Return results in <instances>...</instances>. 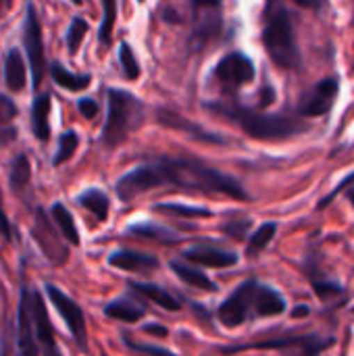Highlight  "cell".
<instances>
[{"mask_svg": "<svg viewBox=\"0 0 354 356\" xmlns=\"http://www.w3.org/2000/svg\"><path fill=\"white\" fill-rule=\"evenodd\" d=\"M144 173H146L148 190L171 186V188H182L190 192L227 196L240 202L250 200L248 192L236 177L194 156H163L154 163H146Z\"/></svg>", "mask_w": 354, "mask_h": 356, "instance_id": "1", "label": "cell"}, {"mask_svg": "<svg viewBox=\"0 0 354 356\" xmlns=\"http://www.w3.org/2000/svg\"><path fill=\"white\" fill-rule=\"evenodd\" d=\"M207 111H213L215 115H221L230 121H234L248 138L273 142V140H288L294 136H300L309 129V125L296 117L290 115H277V113H259L248 106L230 102H204Z\"/></svg>", "mask_w": 354, "mask_h": 356, "instance_id": "2", "label": "cell"}, {"mask_svg": "<svg viewBox=\"0 0 354 356\" xmlns=\"http://www.w3.org/2000/svg\"><path fill=\"white\" fill-rule=\"evenodd\" d=\"M261 42L273 65H277L280 69L294 71L300 67L303 54L294 35V25L290 13L280 4V0H267Z\"/></svg>", "mask_w": 354, "mask_h": 356, "instance_id": "3", "label": "cell"}, {"mask_svg": "<svg viewBox=\"0 0 354 356\" xmlns=\"http://www.w3.org/2000/svg\"><path fill=\"white\" fill-rule=\"evenodd\" d=\"M146 119V104L131 92L121 88H108L106 92V121L100 134L104 148L115 150L134 131L142 127Z\"/></svg>", "mask_w": 354, "mask_h": 356, "instance_id": "4", "label": "cell"}, {"mask_svg": "<svg viewBox=\"0 0 354 356\" xmlns=\"http://www.w3.org/2000/svg\"><path fill=\"white\" fill-rule=\"evenodd\" d=\"M21 44L27 56L29 73H31V88L38 90L44 81V75L48 73V60H46V48H44V31L42 21L38 15V8L31 0L25 2V17L21 27Z\"/></svg>", "mask_w": 354, "mask_h": 356, "instance_id": "5", "label": "cell"}, {"mask_svg": "<svg viewBox=\"0 0 354 356\" xmlns=\"http://www.w3.org/2000/svg\"><path fill=\"white\" fill-rule=\"evenodd\" d=\"M334 344V338H321L317 334H303V336H282L269 338L263 342L242 344V346H223L219 355L232 356L244 350H298V356H319Z\"/></svg>", "mask_w": 354, "mask_h": 356, "instance_id": "6", "label": "cell"}, {"mask_svg": "<svg viewBox=\"0 0 354 356\" xmlns=\"http://www.w3.org/2000/svg\"><path fill=\"white\" fill-rule=\"evenodd\" d=\"M44 290L48 294L52 307L56 309V313L65 321V325H67L73 342L77 344V348L81 353H88V327H86V315H83L81 307L54 284H44Z\"/></svg>", "mask_w": 354, "mask_h": 356, "instance_id": "7", "label": "cell"}, {"mask_svg": "<svg viewBox=\"0 0 354 356\" xmlns=\"http://www.w3.org/2000/svg\"><path fill=\"white\" fill-rule=\"evenodd\" d=\"M259 282L246 280L242 282L217 309V319L225 327H238L246 323L250 315H255V296H257Z\"/></svg>", "mask_w": 354, "mask_h": 356, "instance_id": "8", "label": "cell"}, {"mask_svg": "<svg viewBox=\"0 0 354 356\" xmlns=\"http://www.w3.org/2000/svg\"><path fill=\"white\" fill-rule=\"evenodd\" d=\"M221 29V4L211 0H192V33L190 46L202 48Z\"/></svg>", "mask_w": 354, "mask_h": 356, "instance_id": "9", "label": "cell"}, {"mask_svg": "<svg viewBox=\"0 0 354 356\" xmlns=\"http://www.w3.org/2000/svg\"><path fill=\"white\" fill-rule=\"evenodd\" d=\"M17 348L21 356H42L35 340L33 317H31V288L25 284V280L21 284L19 309H17Z\"/></svg>", "mask_w": 354, "mask_h": 356, "instance_id": "10", "label": "cell"}, {"mask_svg": "<svg viewBox=\"0 0 354 356\" xmlns=\"http://www.w3.org/2000/svg\"><path fill=\"white\" fill-rule=\"evenodd\" d=\"M213 75L225 88H242V86H246V83H250L255 79V65L244 52L236 50V52L225 54L215 65Z\"/></svg>", "mask_w": 354, "mask_h": 356, "instance_id": "11", "label": "cell"}, {"mask_svg": "<svg viewBox=\"0 0 354 356\" xmlns=\"http://www.w3.org/2000/svg\"><path fill=\"white\" fill-rule=\"evenodd\" d=\"M35 244L40 246V250L44 252V257L52 263V265H65L69 259V248L58 240V234L54 232L52 223L48 221V215L44 213V209L35 211V221H33V229H31Z\"/></svg>", "mask_w": 354, "mask_h": 356, "instance_id": "12", "label": "cell"}, {"mask_svg": "<svg viewBox=\"0 0 354 356\" xmlns=\"http://www.w3.org/2000/svg\"><path fill=\"white\" fill-rule=\"evenodd\" d=\"M338 79L336 77H325L321 79L307 96L305 100L298 104L296 113L300 117H321V115H328L334 106V100H336V94H338Z\"/></svg>", "mask_w": 354, "mask_h": 356, "instance_id": "13", "label": "cell"}, {"mask_svg": "<svg viewBox=\"0 0 354 356\" xmlns=\"http://www.w3.org/2000/svg\"><path fill=\"white\" fill-rule=\"evenodd\" d=\"M31 317H33V330H35V340L40 346L42 356H63L56 340H54V330L44 305V298L40 294V290H31Z\"/></svg>", "mask_w": 354, "mask_h": 356, "instance_id": "14", "label": "cell"}, {"mask_svg": "<svg viewBox=\"0 0 354 356\" xmlns=\"http://www.w3.org/2000/svg\"><path fill=\"white\" fill-rule=\"evenodd\" d=\"M156 121L163 125V127H169V129H175V131H182V134H188L190 138L198 140V142H204V144H227L225 138L204 129L202 125L173 113V111H167V108H159L156 111Z\"/></svg>", "mask_w": 354, "mask_h": 356, "instance_id": "15", "label": "cell"}, {"mask_svg": "<svg viewBox=\"0 0 354 356\" xmlns=\"http://www.w3.org/2000/svg\"><path fill=\"white\" fill-rule=\"evenodd\" d=\"M186 261L196 263L200 267H211V269H227L238 265L240 257L232 250H223L211 244H198V246H190L184 250L182 254Z\"/></svg>", "mask_w": 354, "mask_h": 356, "instance_id": "16", "label": "cell"}, {"mask_svg": "<svg viewBox=\"0 0 354 356\" xmlns=\"http://www.w3.org/2000/svg\"><path fill=\"white\" fill-rule=\"evenodd\" d=\"M50 115H52V94L50 92L35 94V98L31 100V106H29V127H31L33 138L42 144H48V140L52 136Z\"/></svg>", "mask_w": 354, "mask_h": 356, "instance_id": "17", "label": "cell"}, {"mask_svg": "<svg viewBox=\"0 0 354 356\" xmlns=\"http://www.w3.org/2000/svg\"><path fill=\"white\" fill-rule=\"evenodd\" d=\"M108 265L121 271L129 273H150L161 267L159 257L148 254V252H138V250H115L108 257Z\"/></svg>", "mask_w": 354, "mask_h": 356, "instance_id": "18", "label": "cell"}, {"mask_svg": "<svg viewBox=\"0 0 354 356\" xmlns=\"http://www.w3.org/2000/svg\"><path fill=\"white\" fill-rule=\"evenodd\" d=\"M2 75H4V86H6V90L10 94H19V92L25 90V86H27V69H25V58H23L21 48L10 46L6 50Z\"/></svg>", "mask_w": 354, "mask_h": 356, "instance_id": "19", "label": "cell"}, {"mask_svg": "<svg viewBox=\"0 0 354 356\" xmlns=\"http://www.w3.org/2000/svg\"><path fill=\"white\" fill-rule=\"evenodd\" d=\"M127 288H129L131 292H136L138 296H142V298H146V300L154 302L156 307L165 309V311H171V313L182 311V302H179L175 296H171V294H169V290H165V288H161V286H156V284H146V282H127Z\"/></svg>", "mask_w": 354, "mask_h": 356, "instance_id": "20", "label": "cell"}, {"mask_svg": "<svg viewBox=\"0 0 354 356\" xmlns=\"http://www.w3.org/2000/svg\"><path fill=\"white\" fill-rule=\"evenodd\" d=\"M286 307L288 305L284 296L275 288L259 282L257 296H255V317H277L286 313Z\"/></svg>", "mask_w": 354, "mask_h": 356, "instance_id": "21", "label": "cell"}, {"mask_svg": "<svg viewBox=\"0 0 354 356\" xmlns=\"http://www.w3.org/2000/svg\"><path fill=\"white\" fill-rule=\"evenodd\" d=\"M17 117H19L17 102L8 94L0 92V146H10L19 138Z\"/></svg>", "mask_w": 354, "mask_h": 356, "instance_id": "22", "label": "cell"}, {"mask_svg": "<svg viewBox=\"0 0 354 356\" xmlns=\"http://www.w3.org/2000/svg\"><path fill=\"white\" fill-rule=\"evenodd\" d=\"M8 186L15 196L23 198L25 192L31 186V159L25 152H19L13 156L8 165Z\"/></svg>", "mask_w": 354, "mask_h": 356, "instance_id": "23", "label": "cell"}, {"mask_svg": "<svg viewBox=\"0 0 354 356\" xmlns=\"http://www.w3.org/2000/svg\"><path fill=\"white\" fill-rule=\"evenodd\" d=\"M48 73H50L52 81L67 92H81V90H88L92 83L90 73H73L61 60H52L48 67Z\"/></svg>", "mask_w": 354, "mask_h": 356, "instance_id": "24", "label": "cell"}, {"mask_svg": "<svg viewBox=\"0 0 354 356\" xmlns=\"http://www.w3.org/2000/svg\"><path fill=\"white\" fill-rule=\"evenodd\" d=\"M50 217H52V221H54V225H56L61 238H63L67 244H71V246H79V244H81V238H79V229H77V225H75V219H73L71 211H69L61 200H56V202L50 207Z\"/></svg>", "mask_w": 354, "mask_h": 356, "instance_id": "25", "label": "cell"}, {"mask_svg": "<svg viewBox=\"0 0 354 356\" xmlns=\"http://www.w3.org/2000/svg\"><path fill=\"white\" fill-rule=\"evenodd\" d=\"M127 234L129 236H136V238H142V240H152V242H161V244H177L182 242V234L169 229V227H163L159 223H136V225H129L127 227Z\"/></svg>", "mask_w": 354, "mask_h": 356, "instance_id": "26", "label": "cell"}, {"mask_svg": "<svg viewBox=\"0 0 354 356\" xmlns=\"http://www.w3.org/2000/svg\"><path fill=\"white\" fill-rule=\"evenodd\" d=\"M75 202H77L81 209H86L88 213H92L94 219H96L98 223H104V221L108 219L111 200H108V196H106L102 190H98V188H88V190H83V192L75 198Z\"/></svg>", "mask_w": 354, "mask_h": 356, "instance_id": "27", "label": "cell"}, {"mask_svg": "<svg viewBox=\"0 0 354 356\" xmlns=\"http://www.w3.org/2000/svg\"><path fill=\"white\" fill-rule=\"evenodd\" d=\"M169 267L177 275V280H182L186 286H192V288L204 290V292H217L219 290L217 284L207 273H202L200 269H194V267H190L186 263H179V261H171Z\"/></svg>", "mask_w": 354, "mask_h": 356, "instance_id": "28", "label": "cell"}, {"mask_svg": "<svg viewBox=\"0 0 354 356\" xmlns=\"http://www.w3.org/2000/svg\"><path fill=\"white\" fill-rule=\"evenodd\" d=\"M104 315L121 323H138L146 317V311L129 298H117L104 307Z\"/></svg>", "mask_w": 354, "mask_h": 356, "instance_id": "29", "label": "cell"}, {"mask_svg": "<svg viewBox=\"0 0 354 356\" xmlns=\"http://www.w3.org/2000/svg\"><path fill=\"white\" fill-rule=\"evenodd\" d=\"M154 213L161 215H171L179 219H209L213 213L204 207H192V204H179V202H159L152 207Z\"/></svg>", "mask_w": 354, "mask_h": 356, "instance_id": "30", "label": "cell"}, {"mask_svg": "<svg viewBox=\"0 0 354 356\" xmlns=\"http://www.w3.org/2000/svg\"><path fill=\"white\" fill-rule=\"evenodd\" d=\"M275 234H277V223L275 221H265V223H261L250 236H248V244H246V257H257V254H261L269 244H271V240L275 238Z\"/></svg>", "mask_w": 354, "mask_h": 356, "instance_id": "31", "label": "cell"}, {"mask_svg": "<svg viewBox=\"0 0 354 356\" xmlns=\"http://www.w3.org/2000/svg\"><path fill=\"white\" fill-rule=\"evenodd\" d=\"M102 2V23L98 27V44L102 50H106L113 42V29L117 21V0H100Z\"/></svg>", "mask_w": 354, "mask_h": 356, "instance_id": "32", "label": "cell"}, {"mask_svg": "<svg viewBox=\"0 0 354 356\" xmlns=\"http://www.w3.org/2000/svg\"><path fill=\"white\" fill-rule=\"evenodd\" d=\"M90 31V23L83 19V17H73L71 23H69V29L65 33V46H67V52L71 56H75L81 48V42L86 38V33Z\"/></svg>", "mask_w": 354, "mask_h": 356, "instance_id": "33", "label": "cell"}, {"mask_svg": "<svg viewBox=\"0 0 354 356\" xmlns=\"http://www.w3.org/2000/svg\"><path fill=\"white\" fill-rule=\"evenodd\" d=\"M77 146H79V136H77V131H75V129L63 131L61 138H58V148H56V152H54V156H52V167H61V165H65L67 161H71L73 154H75V150H77Z\"/></svg>", "mask_w": 354, "mask_h": 356, "instance_id": "34", "label": "cell"}, {"mask_svg": "<svg viewBox=\"0 0 354 356\" xmlns=\"http://www.w3.org/2000/svg\"><path fill=\"white\" fill-rule=\"evenodd\" d=\"M119 65L123 69V75L129 81H136L140 77V73H142L140 63H138V56H136V52L131 50V46L127 42H121L119 44Z\"/></svg>", "mask_w": 354, "mask_h": 356, "instance_id": "35", "label": "cell"}, {"mask_svg": "<svg viewBox=\"0 0 354 356\" xmlns=\"http://www.w3.org/2000/svg\"><path fill=\"white\" fill-rule=\"evenodd\" d=\"M123 338V344L129 348V350H134V353H140V355H146V356H179L175 355V353H171V350H167V348H163V346H152V344H140V342H134L127 334H123L121 336Z\"/></svg>", "mask_w": 354, "mask_h": 356, "instance_id": "36", "label": "cell"}, {"mask_svg": "<svg viewBox=\"0 0 354 356\" xmlns=\"http://www.w3.org/2000/svg\"><path fill=\"white\" fill-rule=\"evenodd\" d=\"M248 229H250V221L248 219H234V221L221 223V232L225 236H230L232 240H244Z\"/></svg>", "mask_w": 354, "mask_h": 356, "instance_id": "37", "label": "cell"}, {"mask_svg": "<svg viewBox=\"0 0 354 356\" xmlns=\"http://www.w3.org/2000/svg\"><path fill=\"white\" fill-rule=\"evenodd\" d=\"M311 286L315 290V294L321 298V300H330L338 294H342V286L336 284V282H325V280H311Z\"/></svg>", "mask_w": 354, "mask_h": 356, "instance_id": "38", "label": "cell"}, {"mask_svg": "<svg viewBox=\"0 0 354 356\" xmlns=\"http://www.w3.org/2000/svg\"><path fill=\"white\" fill-rule=\"evenodd\" d=\"M351 186H354V171H353V173H348V175H346V177H344V179H342V181H340V184H338V186H336V188H334V190H332V192H330V194H328L325 198H321V200H319L317 209H328V207H330V204L334 202V198H336V196H338L340 192L348 190Z\"/></svg>", "mask_w": 354, "mask_h": 356, "instance_id": "39", "label": "cell"}, {"mask_svg": "<svg viewBox=\"0 0 354 356\" xmlns=\"http://www.w3.org/2000/svg\"><path fill=\"white\" fill-rule=\"evenodd\" d=\"M77 111H79L86 119H94V117L100 113V106H98V102H96L94 98L83 96V98L77 100Z\"/></svg>", "mask_w": 354, "mask_h": 356, "instance_id": "40", "label": "cell"}, {"mask_svg": "<svg viewBox=\"0 0 354 356\" xmlns=\"http://www.w3.org/2000/svg\"><path fill=\"white\" fill-rule=\"evenodd\" d=\"M0 238H4L6 242L13 240V225H10V219L6 217L4 207H2V190H0Z\"/></svg>", "mask_w": 354, "mask_h": 356, "instance_id": "41", "label": "cell"}, {"mask_svg": "<svg viewBox=\"0 0 354 356\" xmlns=\"http://www.w3.org/2000/svg\"><path fill=\"white\" fill-rule=\"evenodd\" d=\"M8 334H10V323L4 325L2 336H0V356H13V344H10Z\"/></svg>", "mask_w": 354, "mask_h": 356, "instance_id": "42", "label": "cell"}, {"mask_svg": "<svg viewBox=\"0 0 354 356\" xmlns=\"http://www.w3.org/2000/svg\"><path fill=\"white\" fill-rule=\"evenodd\" d=\"M142 330H144V334H150V336H156V338H167V336H169V330L163 327V325H156V323L144 325Z\"/></svg>", "mask_w": 354, "mask_h": 356, "instance_id": "43", "label": "cell"}, {"mask_svg": "<svg viewBox=\"0 0 354 356\" xmlns=\"http://www.w3.org/2000/svg\"><path fill=\"white\" fill-rule=\"evenodd\" d=\"M309 313H311V309H309L307 305H298V307L292 311V317H294V319H300V317H309Z\"/></svg>", "mask_w": 354, "mask_h": 356, "instance_id": "44", "label": "cell"}, {"mask_svg": "<svg viewBox=\"0 0 354 356\" xmlns=\"http://www.w3.org/2000/svg\"><path fill=\"white\" fill-rule=\"evenodd\" d=\"M294 2L300 4L303 8H313V10H317L321 6V0H294Z\"/></svg>", "mask_w": 354, "mask_h": 356, "instance_id": "45", "label": "cell"}, {"mask_svg": "<svg viewBox=\"0 0 354 356\" xmlns=\"http://www.w3.org/2000/svg\"><path fill=\"white\" fill-rule=\"evenodd\" d=\"M348 200L353 202V207H354V186L351 188V190H348Z\"/></svg>", "mask_w": 354, "mask_h": 356, "instance_id": "46", "label": "cell"}, {"mask_svg": "<svg viewBox=\"0 0 354 356\" xmlns=\"http://www.w3.org/2000/svg\"><path fill=\"white\" fill-rule=\"evenodd\" d=\"M71 4H75V6H81L83 4V0H69Z\"/></svg>", "mask_w": 354, "mask_h": 356, "instance_id": "47", "label": "cell"}, {"mask_svg": "<svg viewBox=\"0 0 354 356\" xmlns=\"http://www.w3.org/2000/svg\"><path fill=\"white\" fill-rule=\"evenodd\" d=\"M211 2H219V4H221V0H211Z\"/></svg>", "mask_w": 354, "mask_h": 356, "instance_id": "48", "label": "cell"}, {"mask_svg": "<svg viewBox=\"0 0 354 356\" xmlns=\"http://www.w3.org/2000/svg\"><path fill=\"white\" fill-rule=\"evenodd\" d=\"M138 2H144V0H138Z\"/></svg>", "mask_w": 354, "mask_h": 356, "instance_id": "49", "label": "cell"}, {"mask_svg": "<svg viewBox=\"0 0 354 356\" xmlns=\"http://www.w3.org/2000/svg\"><path fill=\"white\" fill-rule=\"evenodd\" d=\"M353 313H354V307H353Z\"/></svg>", "mask_w": 354, "mask_h": 356, "instance_id": "50", "label": "cell"}, {"mask_svg": "<svg viewBox=\"0 0 354 356\" xmlns=\"http://www.w3.org/2000/svg\"><path fill=\"white\" fill-rule=\"evenodd\" d=\"M0 4H2V0H0Z\"/></svg>", "mask_w": 354, "mask_h": 356, "instance_id": "51", "label": "cell"}]
</instances>
